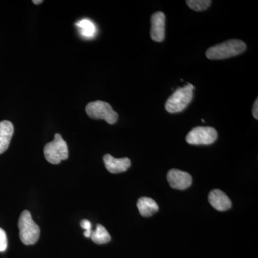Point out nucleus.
<instances>
[{
	"label": "nucleus",
	"mask_w": 258,
	"mask_h": 258,
	"mask_svg": "<svg viewBox=\"0 0 258 258\" xmlns=\"http://www.w3.org/2000/svg\"><path fill=\"white\" fill-rule=\"evenodd\" d=\"M247 48V45L240 40H230L210 47L206 52L209 60H225L242 54Z\"/></svg>",
	"instance_id": "1"
},
{
	"label": "nucleus",
	"mask_w": 258,
	"mask_h": 258,
	"mask_svg": "<svg viewBox=\"0 0 258 258\" xmlns=\"http://www.w3.org/2000/svg\"><path fill=\"white\" fill-rule=\"evenodd\" d=\"M217 132L212 127H196L186 135V142L192 145H209L217 140Z\"/></svg>",
	"instance_id": "6"
},
{
	"label": "nucleus",
	"mask_w": 258,
	"mask_h": 258,
	"mask_svg": "<svg viewBox=\"0 0 258 258\" xmlns=\"http://www.w3.org/2000/svg\"><path fill=\"white\" fill-rule=\"evenodd\" d=\"M86 112L93 120H104L108 124H114L118 119V115L111 105L106 102H91L86 107Z\"/></svg>",
	"instance_id": "4"
},
{
	"label": "nucleus",
	"mask_w": 258,
	"mask_h": 258,
	"mask_svg": "<svg viewBox=\"0 0 258 258\" xmlns=\"http://www.w3.org/2000/svg\"><path fill=\"white\" fill-rule=\"evenodd\" d=\"M43 1H42V0H39V1H35V0H34L33 3H35V4H40Z\"/></svg>",
	"instance_id": "19"
},
{
	"label": "nucleus",
	"mask_w": 258,
	"mask_h": 258,
	"mask_svg": "<svg viewBox=\"0 0 258 258\" xmlns=\"http://www.w3.org/2000/svg\"><path fill=\"white\" fill-rule=\"evenodd\" d=\"M186 4L191 9L195 11H203L208 9L211 5L212 1L210 0H187Z\"/></svg>",
	"instance_id": "15"
},
{
	"label": "nucleus",
	"mask_w": 258,
	"mask_h": 258,
	"mask_svg": "<svg viewBox=\"0 0 258 258\" xmlns=\"http://www.w3.org/2000/svg\"><path fill=\"white\" fill-rule=\"evenodd\" d=\"M91 240L97 244L108 243L111 240V235L106 229L101 225H97L96 230L91 233Z\"/></svg>",
	"instance_id": "14"
},
{
	"label": "nucleus",
	"mask_w": 258,
	"mask_h": 258,
	"mask_svg": "<svg viewBox=\"0 0 258 258\" xmlns=\"http://www.w3.org/2000/svg\"><path fill=\"white\" fill-rule=\"evenodd\" d=\"M137 205L139 213L143 217L152 216L159 210V206L155 200L147 197L139 198Z\"/></svg>",
	"instance_id": "12"
},
{
	"label": "nucleus",
	"mask_w": 258,
	"mask_h": 258,
	"mask_svg": "<svg viewBox=\"0 0 258 258\" xmlns=\"http://www.w3.org/2000/svg\"><path fill=\"white\" fill-rule=\"evenodd\" d=\"M19 235L25 245H32L40 238V229L34 222L30 212L24 210L18 220Z\"/></svg>",
	"instance_id": "2"
},
{
	"label": "nucleus",
	"mask_w": 258,
	"mask_h": 258,
	"mask_svg": "<svg viewBox=\"0 0 258 258\" xmlns=\"http://www.w3.org/2000/svg\"><path fill=\"white\" fill-rule=\"evenodd\" d=\"M208 200L210 205L218 211H225L232 207L230 199L220 189L212 190L209 194Z\"/></svg>",
	"instance_id": "10"
},
{
	"label": "nucleus",
	"mask_w": 258,
	"mask_h": 258,
	"mask_svg": "<svg viewBox=\"0 0 258 258\" xmlns=\"http://www.w3.org/2000/svg\"><path fill=\"white\" fill-rule=\"evenodd\" d=\"M13 133L14 127L11 122L8 120L0 122V154L4 153L9 147Z\"/></svg>",
	"instance_id": "11"
},
{
	"label": "nucleus",
	"mask_w": 258,
	"mask_h": 258,
	"mask_svg": "<svg viewBox=\"0 0 258 258\" xmlns=\"http://www.w3.org/2000/svg\"><path fill=\"white\" fill-rule=\"evenodd\" d=\"M194 89L195 86L189 83L184 87L178 88L166 101V111L170 113H176L184 111L192 101Z\"/></svg>",
	"instance_id": "3"
},
{
	"label": "nucleus",
	"mask_w": 258,
	"mask_h": 258,
	"mask_svg": "<svg viewBox=\"0 0 258 258\" xmlns=\"http://www.w3.org/2000/svg\"><path fill=\"white\" fill-rule=\"evenodd\" d=\"M252 114L256 120L258 119V99L254 102L253 108H252Z\"/></svg>",
	"instance_id": "18"
},
{
	"label": "nucleus",
	"mask_w": 258,
	"mask_h": 258,
	"mask_svg": "<svg viewBox=\"0 0 258 258\" xmlns=\"http://www.w3.org/2000/svg\"><path fill=\"white\" fill-rule=\"evenodd\" d=\"M81 227L85 230L84 233H83L85 237H91V233H92V231H91L92 225H91V222L88 220H83L81 222Z\"/></svg>",
	"instance_id": "16"
},
{
	"label": "nucleus",
	"mask_w": 258,
	"mask_h": 258,
	"mask_svg": "<svg viewBox=\"0 0 258 258\" xmlns=\"http://www.w3.org/2000/svg\"><path fill=\"white\" fill-rule=\"evenodd\" d=\"M165 14L157 12L151 17V38L154 41L162 42L165 37Z\"/></svg>",
	"instance_id": "8"
},
{
	"label": "nucleus",
	"mask_w": 258,
	"mask_h": 258,
	"mask_svg": "<svg viewBox=\"0 0 258 258\" xmlns=\"http://www.w3.org/2000/svg\"><path fill=\"white\" fill-rule=\"evenodd\" d=\"M103 161H104L107 170L112 174L125 172L131 166V161L128 158L116 159V158L112 157L111 154H106L103 157Z\"/></svg>",
	"instance_id": "9"
},
{
	"label": "nucleus",
	"mask_w": 258,
	"mask_h": 258,
	"mask_svg": "<svg viewBox=\"0 0 258 258\" xmlns=\"http://www.w3.org/2000/svg\"><path fill=\"white\" fill-rule=\"evenodd\" d=\"M8 248V238L6 233L3 229L0 228V252H5Z\"/></svg>",
	"instance_id": "17"
},
{
	"label": "nucleus",
	"mask_w": 258,
	"mask_h": 258,
	"mask_svg": "<svg viewBox=\"0 0 258 258\" xmlns=\"http://www.w3.org/2000/svg\"><path fill=\"white\" fill-rule=\"evenodd\" d=\"M79 28L81 36L86 39L93 38L96 36L97 28L96 25L88 19H83L76 23Z\"/></svg>",
	"instance_id": "13"
},
{
	"label": "nucleus",
	"mask_w": 258,
	"mask_h": 258,
	"mask_svg": "<svg viewBox=\"0 0 258 258\" xmlns=\"http://www.w3.org/2000/svg\"><path fill=\"white\" fill-rule=\"evenodd\" d=\"M46 160L52 164H59L69 157V149L66 141L60 134H55V139L44 148Z\"/></svg>",
	"instance_id": "5"
},
{
	"label": "nucleus",
	"mask_w": 258,
	"mask_h": 258,
	"mask_svg": "<svg viewBox=\"0 0 258 258\" xmlns=\"http://www.w3.org/2000/svg\"><path fill=\"white\" fill-rule=\"evenodd\" d=\"M169 185L174 189L185 190L192 184V177L189 173L179 169H171L167 174Z\"/></svg>",
	"instance_id": "7"
}]
</instances>
